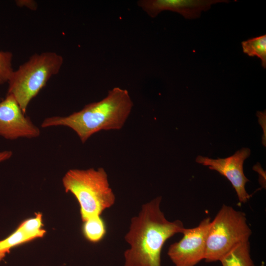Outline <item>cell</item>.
Listing matches in <instances>:
<instances>
[{"instance_id":"obj_1","label":"cell","mask_w":266,"mask_h":266,"mask_svg":"<svg viewBox=\"0 0 266 266\" xmlns=\"http://www.w3.org/2000/svg\"><path fill=\"white\" fill-rule=\"evenodd\" d=\"M162 197L144 204L131 219L125 236L130 248L124 254V266H161V252L166 241L185 228L179 220L169 221L160 209Z\"/></svg>"},{"instance_id":"obj_2","label":"cell","mask_w":266,"mask_h":266,"mask_svg":"<svg viewBox=\"0 0 266 266\" xmlns=\"http://www.w3.org/2000/svg\"><path fill=\"white\" fill-rule=\"evenodd\" d=\"M133 105L128 91L115 87L108 92L104 98L86 105L79 111L66 116L46 118L41 127H68L84 143L92 135L100 131L121 129L129 117Z\"/></svg>"},{"instance_id":"obj_3","label":"cell","mask_w":266,"mask_h":266,"mask_svg":"<svg viewBox=\"0 0 266 266\" xmlns=\"http://www.w3.org/2000/svg\"><path fill=\"white\" fill-rule=\"evenodd\" d=\"M62 184L66 192L77 200L82 222L100 216L115 203V195L102 167L70 169L63 177Z\"/></svg>"},{"instance_id":"obj_4","label":"cell","mask_w":266,"mask_h":266,"mask_svg":"<svg viewBox=\"0 0 266 266\" xmlns=\"http://www.w3.org/2000/svg\"><path fill=\"white\" fill-rule=\"evenodd\" d=\"M63 57L54 52L35 53L13 70L7 83V94L12 95L26 114L31 100L48 80L60 71Z\"/></svg>"},{"instance_id":"obj_5","label":"cell","mask_w":266,"mask_h":266,"mask_svg":"<svg viewBox=\"0 0 266 266\" xmlns=\"http://www.w3.org/2000/svg\"><path fill=\"white\" fill-rule=\"evenodd\" d=\"M252 231L245 214L223 204L211 221L206 238L204 260H220L237 245L249 241Z\"/></svg>"},{"instance_id":"obj_6","label":"cell","mask_w":266,"mask_h":266,"mask_svg":"<svg viewBox=\"0 0 266 266\" xmlns=\"http://www.w3.org/2000/svg\"><path fill=\"white\" fill-rule=\"evenodd\" d=\"M210 222L206 217L198 226L185 228L183 237L169 246L167 255L175 266H195L204 260Z\"/></svg>"},{"instance_id":"obj_7","label":"cell","mask_w":266,"mask_h":266,"mask_svg":"<svg viewBox=\"0 0 266 266\" xmlns=\"http://www.w3.org/2000/svg\"><path fill=\"white\" fill-rule=\"evenodd\" d=\"M40 134L39 129L23 112L14 97L7 94L0 101V136L12 140L36 138Z\"/></svg>"},{"instance_id":"obj_8","label":"cell","mask_w":266,"mask_h":266,"mask_svg":"<svg viewBox=\"0 0 266 266\" xmlns=\"http://www.w3.org/2000/svg\"><path fill=\"white\" fill-rule=\"evenodd\" d=\"M251 154L248 148H242L235 153L226 158L211 159L198 156L196 161L209 168L218 172L226 177L234 189L239 201L246 202L250 198L245 189L246 183L249 181L243 171V163Z\"/></svg>"},{"instance_id":"obj_9","label":"cell","mask_w":266,"mask_h":266,"mask_svg":"<svg viewBox=\"0 0 266 266\" xmlns=\"http://www.w3.org/2000/svg\"><path fill=\"white\" fill-rule=\"evenodd\" d=\"M229 2L227 0H140L137 3L152 18L168 10L178 13L186 19H192L199 18L201 12L209 9L212 4Z\"/></svg>"},{"instance_id":"obj_10","label":"cell","mask_w":266,"mask_h":266,"mask_svg":"<svg viewBox=\"0 0 266 266\" xmlns=\"http://www.w3.org/2000/svg\"><path fill=\"white\" fill-rule=\"evenodd\" d=\"M220 262L222 266H255L250 255L249 241L235 246Z\"/></svg>"},{"instance_id":"obj_11","label":"cell","mask_w":266,"mask_h":266,"mask_svg":"<svg viewBox=\"0 0 266 266\" xmlns=\"http://www.w3.org/2000/svg\"><path fill=\"white\" fill-rule=\"evenodd\" d=\"M83 222L82 233L87 240L97 243L103 239L106 233V226L100 216L91 217Z\"/></svg>"},{"instance_id":"obj_12","label":"cell","mask_w":266,"mask_h":266,"mask_svg":"<svg viewBox=\"0 0 266 266\" xmlns=\"http://www.w3.org/2000/svg\"><path fill=\"white\" fill-rule=\"evenodd\" d=\"M244 53L261 59L262 66L266 68V34L249 38L241 42Z\"/></svg>"},{"instance_id":"obj_13","label":"cell","mask_w":266,"mask_h":266,"mask_svg":"<svg viewBox=\"0 0 266 266\" xmlns=\"http://www.w3.org/2000/svg\"><path fill=\"white\" fill-rule=\"evenodd\" d=\"M33 240L18 228L5 238L0 240V262L15 247Z\"/></svg>"},{"instance_id":"obj_14","label":"cell","mask_w":266,"mask_h":266,"mask_svg":"<svg viewBox=\"0 0 266 266\" xmlns=\"http://www.w3.org/2000/svg\"><path fill=\"white\" fill-rule=\"evenodd\" d=\"M42 215L40 212L35 216L22 222L18 226L19 229L30 237L32 240L43 237L46 231L43 229Z\"/></svg>"},{"instance_id":"obj_15","label":"cell","mask_w":266,"mask_h":266,"mask_svg":"<svg viewBox=\"0 0 266 266\" xmlns=\"http://www.w3.org/2000/svg\"><path fill=\"white\" fill-rule=\"evenodd\" d=\"M13 54L10 51L0 50V85L7 83L13 71Z\"/></svg>"},{"instance_id":"obj_16","label":"cell","mask_w":266,"mask_h":266,"mask_svg":"<svg viewBox=\"0 0 266 266\" xmlns=\"http://www.w3.org/2000/svg\"><path fill=\"white\" fill-rule=\"evenodd\" d=\"M12 152L10 150L0 152V163L9 159L12 157Z\"/></svg>"}]
</instances>
